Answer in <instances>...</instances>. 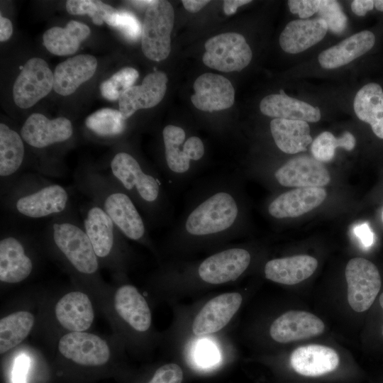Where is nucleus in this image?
Instances as JSON below:
<instances>
[{
  "label": "nucleus",
  "mask_w": 383,
  "mask_h": 383,
  "mask_svg": "<svg viewBox=\"0 0 383 383\" xmlns=\"http://www.w3.org/2000/svg\"><path fill=\"white\" fill-rule=\"evenodd\" d=\"M238 173L211 174L194 181L169 238L174 246L219 244L244 231L245 207Z\"/></svg>",
  "instance_id": "nucleus-1"
},
{
  "label": "nucleus",
  "mask_w": 383,
  "mask_h": 383,
  "mask_svg": "<svg viewBox=\"0 0 383 383\" xmlns=\"http://www.w3.org/2000/svg\"><path fill=\"white\" fill-rule=\"evenodd\" d=\"M110 166L115 179L149 223L155 226L172 223L174 208L160 173L124 151L114 155Z\"/></svg>",
  "instance_id": "nucleus-2"
},
{
  "label": "nucleus",
  "mask_w": 383,
  "mask_h": 383,
  "mask_svg": "<svg viewBox=\"0 0 383 383\" xmlns=\"http://www.w3.org/2000/svg\"><path fill=\"white\" fill-rule=\"evenodd\" d=\"M162 140L161 175L167 188L178 192L199 174L206 155L205 145L199 137L187 136L184 128L172 124L164 127Z\"/></svg>",
  "instance_id": "nucleus-3"
},
{
  "label": "nucleus",
  "mask_w": 383,
  "mask_h": 383,
  "mask_svg": "<svg viewBox=\"0 0 383 383\" xmlns=\"http://www.w3.org/2000/svg\"><path fill=\"white\" fill-rule=\"evenodd\" d=\"M174 23V12L169 1L157 0L146 9L142 26L141 47L147 58L159 62L169 56Z\"/></svg>",
  "instance_id": "nucleus-4"
},
{
  "label": "nucleus",
  "mask_w": 383,
  "mask_h": 383,
  "mask_svg": "<svg viewBox=\"0 0 383 383\" xmlns=\"http://www.w3.org/2000/svg\"><path fill=\"white\" fill-rule=\"evenodd\" d=\"M202 60L209 67L229 72L240 71L250 62L252 50L243 35L223 33L209 38L205 43Z\"/></svg>",
  "instance_id": "nucleus-5"
},
{
  "label": "nucleus",
  "mask_w": 383,
  "mask_h": 383,
  "mask_svg": "<svg viewBox=\"0 0 383 383\" xmlns=\"http://www.w3.org/2000/svg\"><path fill=\"white\" fill-rule=\"evenodd\" d=\"M52 232L55 245L78 272L86 274L96 272L98 257L84 229L72 223L56 222Z\"/></svg>",
  "instance_id": "nucleus-6"
},
{
  "label": "nucleus",
  "mask_w": 383,
  "mask_h": 383,
  "mask_svg": "<svg viewBox=\"0 0 383 383\" xmlns=\"http://www.w3.org/2000/svg\"><path fill=\"white\" fill-rule=\"evenodd\" d=\"M345 274L349 305L357 312L365 311L380 290L381 277L377 267L367 259L355 257L348 261Z\"/></svg>",
  "instance_id": "nucleus-7"
},
{
  "label": "nucleus",
  "mask_w": 383,
  "mask_h": 383,
  "mask_svg": "<svg viewBox=\"0 0 383 383\" xmlns=\"http://www.w3.org/2000/svg\"><path fill=\"white\" fill-rule=\"evenodd\" d=\"M251 262L249 250L240 247L224 248L202 260L196 274L205 283L221 284L240 277Z\"/></svg>",
  "instance_id": "nucleus-8"
},
{
  "label": "nucleus",
  "mask_w": 383,
  "mask_h": 383,
  "mask_svg": "<svg viewBox=\"0 0 383 383\" xmlns=\"http://www.w3.org/2000/svg\"><path fill=\"white\" fill-rule=\"evenodd\" d=\"M54 74L43 59L33 57L24 65L14 82L13 97L21 109H28L53 89Z\"/></svg>",
  "instance_id": "nucleus-9"
},
{
  "label": "nucleus",
  "mask_w": 383,
  "mask_h": 383,
  "mask_svg": "<svg viewBox=\"0 0 383 383\" xmlns=\"http://www.w3.org/2000/svg\"><path fill=\"white\" fill-rule=\"evenodd\" d=\"M102 208L124 236L138 242L149 240L143 216L133 199L121 187L106 195Z\"/></svg>",
  "instance_id": "nucleus-10"
},
{
  "label": "nucleus",
  "mask_w": 383,
  "mask_h": 383,
  "mask_svg": "<svg viewBox=\"0 0 383 383\" xmlns=\"http://www.w3.org/2000/svg\"><path fill=\"white\" fill-rule=\"evenodd\" d=\"M58 350L65 358L84 366H101L110 358L106 342L95 334L84 331L64 335L59 340Z\"/></svg>",
  "instance_id": "nucleus-11"
},
{
  "label": "nucleus",
  "mask_w": 383,
  "mask_h": 383,
  "mask_svg": "<svg viewBox=\"0 0 383 383\" xmlns=\"http://www.w3.org/2000/svg\"><path fill=\"white\" fill-rule=\"evenodd\" d=\"M273 176L277 184L286 187H321L331 181L325 166L309 156L292 158L277 168Z\"/></svg>",
  "instance_id": "nucleus-12"
},
{
  "label": "nucleus",
  "mask_w": 383,
  "mask_h": 383,
  "mask_svg": "<svg viewBox=\"0 0 383 383\" xmlns=\"http://www.w3.org/2000/svg\"><path fill=\"white\" fill-rule=\"evenodd\" d=\"M195 93L191 96L194 106L204 111L213 112L231 107L235 101V90L225 77L204 73L194 83Z\"/></svg>",
  "instance_id": "nucleus-13"
},
{
  "label": "nucleus",
  "mask_w": 383,
  "mask_h": 383,
  "mask_svg": "<svg viewBox=\"0 0 383 383\" xmlns=\"http://www.w3.org/2000/svg\"><path fill=\"white\" fill-rule=\"evenodd\" d=\"M71 121L65 117L49 119L35 113L23 123L20 134L23 140L35 148H44L68 140L72 135Z\"/></svg>",
  "instance_id": "nucleus-14"
},
{
  "label": "nucleus",
  "mask_w": 383,
  "mask_h": 383,
  "mask_svg": "<svg viewBox=\"0 0 383 383\" xmlns=\"http://www.w3.org/2000/svg\"><path fill=\"white\" fill-rule=\"evenodd\" d=\"M168 79L165 73L155 71L147 74L141 85L133 86L118 99L119 111L125 120L138 109L157 105L164 98Z\"/></svg>",
  "instance_id": "nucleus-15"
},
{
  "label": "nucleus",
  "mask_w": 383,
  "mask_h": 383,
  "mask_svg": "<svg viewBox=\"0 0 383 383\" xmlns=\"http://www.w3.org/2000/svg\"><path fill=\"white\" fill-rule=\"evenodd\" d=\"M327 193L323 187H300L279 194L268 204V214L277 219L295 218L320 206Z\"/></svg>",
  "instance_id": "nucleus-16"
},
{
  "label": "nucleus",
  "mask_w": 383,
  "mask_h": 383,
  "mask_svg": "<svg viewBox=\"0 0 383 383\" xmlns=\"http://www.w3.org/2000/svg\"><path fill=\"white\" fill-rule=\"evenodd\" d=\"M241 303L242 296L238 292L223 294L211 299L196 316L193 333L201 335L220 331L228 323Z\"/></svg>",
  "instance_id": "nucleus-17"
},
{
  "label": "nucleus",
  "mask_w": 383,
  "mask_h": 383,
  "mask_svg": "<svg viewBox=\"0 0 383 383\" xmlns=\"http://www.w3.org/2000/svg\"><path fill=\"white\" fill-rule=\"evenodd\" d=\"M68 202V194L62 186L48 184L23 194L15 202V209L21 215L40 218L63 211Z\"/></svg>",
  "instance_id": "nucleus-18"
},
{
  "label": "nucleus",
  "mask_w": 383,
  "mask_h": 383,
  "mask_svg": "<svg viewBox=\"0 0 383 383\" xmlns=\"http://www.w3.org/2000/svg\"><path fill=\"white\" fill-rule=\"evenodd\" d=\"M324 328L323 322L316 316L303 311H289L274 321L270 333L275 341L287 343L318 335Z\"/></svg>",
  "instance_id": "nucleus-19"
},
{
  "label": "nucleus",
  "mask_w": 383,
  "mask_h": 383,
  "mask_svg": "<svg viewBox=\"0 0 383 383\" xmlns=\"http://www.w3.org/2000/svg\"><path fill=\"white\" fill-rule=\"evenodd\" d=\"M57 321L70 332H83L91 326L94 318L92 304L88 296L79 291L62 296L55 307Z\"/></svg>",
  "instance_id": "nucleus-20"
},
{
  "label": "nucleus",
  "mask_w": 383,
  "mask_h": 383,
  "mask_svg": "<svg viewBox=\"0 0 383 383\" xmlns=\"http://www.w3.org/2000/svg\"><path fill=\"white\" fill-rule=\"evenodd\" d=\"M96 67L97 60L91 55L81 54L65 60L55 67L54 90L62 96L73 94L93 77Z\"/></svg>",
  "instance_id": "nucleus-21"
},
{
  "label": "nucleus",
  "mask_w": 383,
  "mask_h": 383,
  "mask_svg": "<svg viewBox=\"0 0 383 383\" xmlns=\"http://www.w3.org/2000/svg\"><path fill=\"white\" fill-rule=\"evenodd\" d=\"M290 363L294 371L301 375L318 377L334 371L339 365V357L331 348L307 345L292 353Z\"/></svg>",
  "instance_id": "nucleus-22"
},
{
  "label": "nucleus",
  "mask_w": 383,
  "mask_h": 383,
  "mask_svg": "<svg viewBox=\"0 0 383 383\" xmlns=\"http://www.w3.org/2000/svg\"><path fill=\"white\" fill-rule=\"evenodd\" d=\"M326 23L321 18L290 21L279 36L282 49L296 54L320 42L328 31Z\"/></svg>",
  "instance_id": "nucleus-23"
},
{
  "label": "nucleus",
  "mask_w": 383,
  "mask_h": 383,
  "mask_svg": "<svg viewBox=\"0 0 383 383\" xmlns=\"http://www.w3.org/2000/svg\"><path fill=\"white\" fill-rule=\"evenodd\" d=\"M318 266L316 258L307 255L272 259L267 262L265 277L272 282L293 285L311 277Z\"/></svg>",
  "instance_id": "nucleus-24"
},
{
  "label": "nucleus",
  "mask_w": 383,
  "mask_h": 383,
  "mask_svg": "<svg viewBox=\"0 0 383 383\" xmlns=\"http://www.w3.org/2000/svg\"><path fill=\"white\" fill-rule=\"evenodd\" d=\"M260 111L274 118L317 122L321 119V111L303 101L288 96L282 90L279 94H270L262 99Z\"/></svg>",
  "instance_id": "nucleus-25"
},
{
  "label": "nucleus",
  "mask_w": 383,
  "mask_h": 383,
  "mask_svg": "<svg viewBox=\"0 0 383 383\" xmlns=\"http://www.w3.org/2000/svg\"><path fill=\"white\" fill-rule=\"evenodd\" d=\"M33 262L26 255L22 243L13 236L0 241V280L6 283H18L31 273Z\"/></svg>",
  "instance_id": "nucleus-26"
},
{
  "label": "nucleus",
  "mask_w": 383,
  "mask_h": 383,
  "mask_svg": "<svg viewBox=\"0 0 383 383\" xmlns=\"http://www.w3.org/2000/svg\"><path fill=\"white\" fill-rule=\"evenodd\" d=\"M117 313L133 328L144 332L151 325V312L145 298L131 284L119 287L114 296Z\"/></svg>",
  "instance_id": "nucleus-27"
},
{
  "label": "nucleus",
  "mask_w": 383,
  "mask_h": 383,
  "mask_svg": "<svg viewBox=\"0 0 383 383\" xmlns=\"http://www.w3.org/2000/svg\"><path fill=\"white\" fill-rule=\"evenodd\" d=\"M374 42L375 37L371 31H360L323 50L318 55V62L325 69L343 66L371 50Z\"/></svg>",
  "instance_id": "nucleus-28"
},
{
  "label": "nucleus",
  "mask_w": 383,
  "mask_h": 383,
  "mask_svg": "<svg viewBox=\"0 0 383 383\" xmlns=\"http://www.w3.org/2000/svg\"><path fill=\"white\" fill-rule=\"evenodd\" d=\"M84 228L96 256L104 258L110 255L119 231L102 207L93 206L87 211Z\"/></svg>",
  "instance_id": "nucleus-29"
},
{
  "label": "nucleus",
  "mask_w": 383,
  "mask_h": 383,
  "mask_svg": "<svg viewBox=\"0 0 383 383\" xmlns=\"http://www.w3.org/2000/svg\"><path fill=\"white\" fill-rule=\"evenodd\" d=\"M270 128L277 147L287 154L305 151L313 142L310 127L304 121L274 118Z\"/></svg>",
  "instance_id": "nucleus-30"
},
{
  "label": "nucleus",
  "mask_w": 383,
  "mask_h": 383,
  "mask_svg": "<svg viewBox=\"0 0 383 383\" xmlns=\"http://www.w3.org/2000/svg\"><path fill=\"white\" fill-rule=\"evenodd\" d=\"M90 32L86 24L71 20L65 28L53 26L47 30L43 36V45L53 55H72L77 51Z\"/></svg>",
  "instance_id": "nucleus-31"
},
{
  "label": "nucleus",
  "mask_w": 383,
  "mask_h": 383,
  "mask_svg": "<svg viewBox=\"0 0 383 383\" xmlns=\"http://www.w3.org/2000/svg\"><path fill=\"white\" fill-rule=\"evenodd\" d=\"M357 118L371 126L373 133L383 139V90L377 83H369L356 94L353 103Z\"/></svg>",
  "instance_id": "nucleus-32"
},
{
  "label": "nucleus",
  "mask_w": 383,
  "mask_h": 383,
  "mask_svg": "<svg viewBox=\"0 0 383 383\" xmlns=\"http://www.w3.org/2000/svg\"><path fill=\"white\" fill-rule=\"evenodd\" d=\"M21 134L6 124L0 123V175L5 178L14 174L21 167L25 154Z\"/></svg>",
  "instance_id": "nucleus-33"
},
{
  "label": "nucleus",
  "mask_w": 383,
  "mask_h": 383,
  "mask_svg": "<svg viewBox=\"0 0 383 383\" xmlns=\"http://www.w3.org/2000/svg\"><path fill=\"white\" fill-rule=\"evenodd\" d=\"M35 317L29 311L12 313L0 321V353L3 354L21 343L30 333Z\"/></svg>",
  "instance_id": "nucleus-34"
},
{
  "label": "nucleus",
  "mask_w": 383,
  "mask_h": 383,
  "mask_svg": "<svg viewBox=\"0 0 383 383\" xmlns=\"http://www.w3.org/2000/svg\"><path fill=\"white\" fill-rule=\"evenodd\" d=\"M86 126L94 133L101 137L121 135L126 129V120L120 111L101 109L89 115L85 121Z\"/></svg>",
  "instance_id": "nucleus-35"
},
{
  "label": "nucleus",
  "mask_w": 383,
  "mask_h": 383,
  "mask_svg": "<svg viewBox=\"0 0 383 383\" xmlns=\"http://www.w3.org/2000/svg\"><path fill=\"white\" fill-rule=\"evenodd\" d=\"M355 144V138L350 132L345 131L341 136L335 138L331 133L325 131L313 140L311 151L316 160L327 162L333 160L337 148L340 147L350 151Z\"/></svg>",
  "instance_id": "nucleus-36"
},
{
  "label": "nucleus",
  "mask_w": 383,
  "mask_h": 383,
  "mask_svg": "<svg viewBox=\"0 0 383 383\" xmlns=\"http://www.w3.org/2000/svg\"><path fill=\"white\" fill-rule=\"evenodd\" d=\"M138 77V72L135 69L124 67L100 84L101 94L107 100H118L126 90L133 87Z\"/></svg>",
  "instance_id": "nucleus-37"
},
{
  "label": "nucleus",
  "mask_w": 383,
  "mask_h": 383,
  "mask_svg": "<svg viewBox=\"0 0 383 383\" xmlns=\"http://www.w3.org/2000/svg\"><path fill=\"white\" fill-rule=\"evenodd\" d=\"M67 12L72 15H88L92 22L101 26L104 17L115 9L111 6L97 0H68L65 4Z\"/></svg>",
  "instance_id": "nucleus-38"
},
{
  "label": "nucleus",
  "mask_w": 383,
  "mask_h": 383,
  "mask_svg": "<svg viewBox=\"0 0 383 383\" xmlns=\"http://www.w3.org/2000/svg\"><path fill=\"white\" fill-rule=\"evenodd\" d=\"M104 21L118 29L130 40H137L142 33V26L136 16L126 11H118L107 14Z\"/></svg>",
  "instance_id": "nucleus-39"
},
{
  "label": "nucleus",
  "mask_w": 383,
  "mask_h": 383,
  "mask_svg": "<svg viewBox=\"0 0 383 383\" xmlns=\"http://www.w3.org/2000/svg\"><path fill=\"white\" fill-rule=\"evenodd\" d=\"M318 13L335 33H340L347 26V17L340 4L334 0H321Z\"/></svg>",
  "instance_id": "nucleus-40"
},
{
  "label": "nucleus",
  "mask_w": 383,
  "mask_h": 383,
  "mask_svg": "<svg viewBox=\"0 0 383 383\" xmlns=\"http://www.w3.org/2000/svg\"><path fill=\"white\" fill-rule=\"evenodd\" d=\"M196 364L204 368L213 366L219 361V354L216 347L209 341H201L194 354Z\"/></svg>",
  "instance_id": "nucleus-41"
},
{
  "label": "nucleus",
  "mask_w": 383,
  "mask_h": 383,
  "mask_svg": "<svg viewBox=\"0 0 383 383\" xmlns=\"http://www.w3.org/2000/svg\"><path fill=\"white\" fill-rule=\"evenodd\" d=\"M183 372L174 363L165 365L158 368L148 383H181Z\"/></svg>",
  "instance_id": "nucleus-42"
},
{
  "label": "nucleus",
  "mask_w": 383,
  "mask_h": 383,
  "mask_svg": "<svg viewBox=\"0 0 383 383\" xmlns=\"http://www.w3.org/2000/svg\"><path fill=\"white\" fill-rule=\"evenodd\" d=\"M321 0H289L288 6L292 13H298L301 18H307L318 12Z\"/></svg>",
  "instance_id": "nucleus-43"
},
{
  "label": "nucleus",
  "mask_w": 383,
  "mask_h": 383,
  "mask_svg": "<svg viewBox=\"0 0 383 383\" xmlns=\"http://www.w3.org/2000/svg\"><path fill=\"white\" fill-rule=\"evenodd\" d=\"M29 360L26 355H21L16 360L13 372V383H26Z\"/></svg>",
  "instance_id": "nucleus-44"
},
{
  "label": "nucleus",
  "mask_w": 383,
  "mask_h": 383,
  "mask_svg": "<svg viewBox=\"0 0 383 383\" xmlns=\"http://www.w3.org/2000/svg\"><path fill=\"white\" fill-rule=\"evenodd\" d=\"M353 232L365 248H369L373 244L374 233L367 223H365L355 226Z\"/></svg>",
  "instance_id": "nucleus-45"
},
{
  "label": "nucleus",
  "mask_w": 383,
  "mask_h": 383,
  "mask_svg": "<svg viewBox=\"0 0 383 383\" xmlns=\"http://www.w3.org/2000/svg\"><path fill=\"white\" fill-rule=\"evenodd\" d=\"M372 0H355L351 3V9L354 13L359 16H364L367 11L374 9Z\"/></svg>",
  "instance_id": "nucleus-46"
},
{
  "label": "nucleus",
  "mask_w": 383,
  "mask_h": 383,
  "mask_svg": "<svg viewBox=\"0 0 383 383\" xmlns=\"http://www.w3.org/2000/svg\"><path fill=\"white\" fill-rule=\"evenodd\" d=\"M13 33V26L11 21L0 15V41L8 40Z\"/></svg>",
  "instance_id": "nucleus-47"
},
{
  "label": "nucleus",
  "mask_w": 383,
  "mask_h": 383,
  "mask_svg": "<svg viewBox=\"0 0 383 383\" xmlns=\"http://www.w3.org/2000/svg\"><path fill=\"white\" fill-rule=\"evenodd\" d=\"M250 2V0H226L223 1V11L226 15H232L236 12L239 6Z\"/></svg>",
  "instance_id": "nucleus-48"
},
{
  "label": "nucleus",
  "mask_w": 383,
  "mask_h": 383,
  "mask_svg": "<svg viewBox=\"0 0 383 383\" xmlns=\"http://www.w3.org/2000/svg\"><path fill=\"white\" fill-rule=\"evenodd\" d=\"M210 1L208 0H182L184 7L189 12L196 13L200 11Z\"/></svg>",
  "instance_id": "nucleus-49"
},
{
  "label": "nucleus",
  "mask_w": 383,
  "mask_h": 383,
  "mask_svg": "<svg viewBox=\"0 0 383 383\" xmlns=\"http://www.w3.org/2000/svg\"><path fill=\"white\" fill-rule=\"evenodd\" d=\"M155 1V0H154V1H152V0H147V1L140 0V1H131L130 2H131L133 5L136 6L138 7H141V8L147 7L148 8L151 4H152Z\"/></svg>",
  "instance_id": "nucleus-50"
},
{
  "label": "nucleus",
  "mask_w": 383,
  "mask_h": 383,
  "mask_svg": "<svg viewBox=\"0 0 383 383\" xmlns=\"http://www.w3.org/2000/svg\"><path fill=\"white\" fill-rule=\"evenodd\" d=\"M374 7L380 11H383V0L374 1Z\"/></svg>",
  "instance_id": "nucleus-51"
},
{
  "label": "nucleus",
  "mask_w": 383,
  "mask_h": 383,
  "mask_svg": "<svg viewBox=\"0 0 383 383\" xmlns=\"http://www.w3.org/2000/svg\"><path fill=\"white\" fill-rule=\"evenodd\" d=\"M379 304H380L381 307L383 309V292L379 296ZM382 335H383V331H382Z\"/></svg>",
  "instance_id": "nucleus-52"
}]
</instances>
